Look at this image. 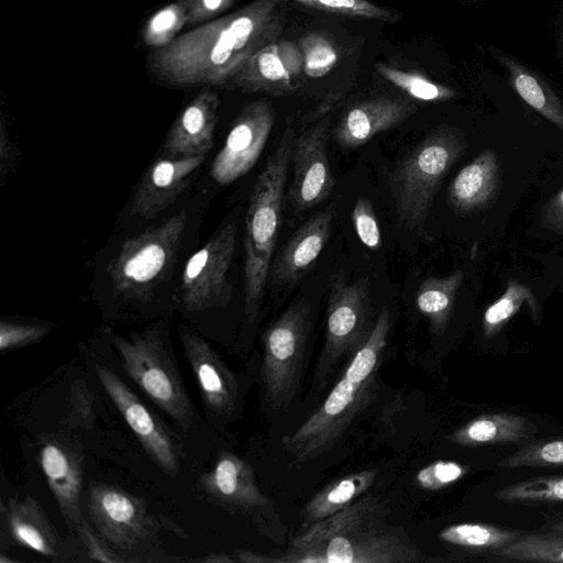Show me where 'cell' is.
<instances>
[{
    "mask_svg": "<svg viewBox=\"0 0 563 563\" xmlns=\"http://www.w3.org/2000/svg\"><path fill=\"white\" fill-rule=\"evenodd\" d=\"M38 462L68 529L78 533L84 522L81 511L82 459L68 440L44 437L38 450Z\"/></svg>",
    "mask_w": 563,
    "mask_h": 563,
    "instance_id": "16",
    "label": "cell"
},
{
    "mask_svg": "<svg viewBox=\"0 0 563 563\" xmlns=\"http://www.w3.org/2000/svg\"><path fill=\"white\" fill-rule=\"evenodd\" d=\"M387 508L366 495L296 536L283 562L409 563L428 556L402 530L386 521Z\"/></svg>",
    "mask_w": 563,
    "mask_h": 563,
    "instance_id": "2",
    "label": "cell"
},
{
    "mask_svg": "<svg viewBox=\"0 0 563 563\" xmlns=\"http://www.w3.org/2000/svg\"><path fill=\"white\" fill-rule=\"evenodd\" d=\"M335 214L333 206L316 213L289 239L271 267L274 285H290L301 279L314 265L330 235Z\"/></svg>",
    "mask_w": 563,
    "mask_h": 563,
    "instance_id": "22",
    "label": "cell"
},
{
    "mask_svg": "<svg viewBox=\"0 0 563 563\" xmlns=\"http://www.w3.org/2000/svg\"><path fill=\"white\" fill-rule=\"evenodd\" d=\"M188 222L183 209L126 240L108 266L113 294L124 301H148L174 268Z\"/></svg>",
    "mask_w": 563,
    "mask_h": 563,
    "instance_id": "6",
    "label": "cell"
},
{
    "mask_svg": "<svg viewBox=\"0 0 563 563\" xmlns=\"http://www.w3.org/2000/svg\"><path fill=\"white\" fill-rule=\"evenodd\" d=\"M309 330L310 307L300 300L290 305L263 334L261 382L264 400L273 410L287 408L297 394Z\"/></svg>",
    "mask_w": 563,
    "mask_h": 563,
    "instance_id": "8",
    "label": "cell"
},
{
    "mask_svg": "<svg viewBox=\"0 0 563 563\" xmlns=\"http://www.w3.org/2000/svg\"><path fill=\"white\" fill-rule=\"evenodd\" d=\"M550 530L563 531V519L550 527Z\"/></svg>",
    "mask_w": 563,
    "mask_h": 563,
    "instance_id": "48",
    "label": "cell"
},
{
    "mask_svg": "<svg viewBox=\"0 0 563 563\" xmlns=\"http://www.w3.org/2000/svg\"><path fill=\"white\" fill-rule=\"evenodd\" d=\"M78 534L87 548L89 560L102 562H128V560L113 550L91 526L84 520L78 529Z\"/></svg>",
    "mask_w": 563,
    "mask_h": 563,
    "instance_id": "42",
    "label": "cell"
},
{
    "mask_svg": "<svg viewBox=\"0 0 563 563\" xmlns=\"http://www.w3.org/2000/svg\"><path fill=\"white\" fill-rule=\"evenodd\" d=\"M286 0H253L243 8L200 24L163 48L152 49L148 69L177 87L231 82L260 49L279 40L286 25Z\"/></svg>",
    "mask_w": 563,
    "mask_h": 563,
    "instance_id": "1",
    "label": "cell"
},
{
    "mask_svg": "<svg viewBox=\"0 0 563 563\" xmlns=\"http://www.w3.org/2000/svg\"><path fill=\"white\" fill-rule=\"evenodd\" d=\"M51 329L52 325L45 322L2 319L0 322V350L4 353L35 343L43 339Z\"/></svg>",
    "mask_w": 563,
    "mask_h": 563,
    "instance_id": "38",
    "label": "cell"
},
{
    "mask_svg": "<svg viewBox=\"0 0 563 563\" xmlns=\"http://www.w3.org/2000/svg\"><path fill=\"white\" fill-rule=\"evenodd\" d=\"M95 371L147 454L165 473L175 475L179 468V452L170 432L114 372L101 364H97Z\"/></svg>",
    "mask_w": 563,
    "mask_h": 563,
    "instance_id": "13",
    "label": "cell"
},
{
    "mask_svg": "<svg viewBox=\"0 0 563 563\" xmlns=\"http://www.w3.org/2000/svg\"><path fill=\"white\" fill-rule=\"evenodd\" d=\"M5 126L4 119L1 121V152H0V173H1V185H4L7 177L12 172L16 159L18 150L16 144L13 143Z\"/></svg>",
    "mask_w": 563,
    "mask_h": 563,
    "instance_id": "44",
    "label": "cell"
},
{
    "mask_svg": "<svg viewBox=\"0 0 563 563\" xmlns=\"http://www.w3.org/2000/svg\"><path fill=\"white\" fill-rule=\"evenodd\" d=\"M200 562L206 563H233L236 562V560L225 553H211L208 554L205 558L199 559Z\"/></svg>",
    "mask_w": 563,
    "mask_h": 563,
    "instance_id": "47",
    "label": "cell"
},
{
    "mask_svg": "<svg viewBox=\"0 0 563 563\" xmlns=\"http://www.w3.org/2000/svg\"><path fill=\"white\" fill-rule=\"evenodd\" d=\"M302 73L303 58L299 45L278 40L255 53L231 84L244 91L285 96L300 87Z\"/></svg>",
    "mask_w": 563,
    "mask_h": 563,
    "instance_id": "17",
    "label": "cell"
},
{
    "mask_svg": "<svg viewBox=\"0 0 563 563\" xmlns=\"http://www.w3.org/2000/svg\"><path fill=\"white\" fill-rule=\"evenodd\" d=\"M461 280V272L445 277L428 278L416 292V307L427 317L435 334H441L449 322Z\"/></svg>",
    "mask_w": 563,
    "mask_h": 563,
    "instance_id": "27",
    "label": "cell"
},
{
    "mask_svg": "<svg viewBox=\"0 0 563 563\" xmlns=\"http://www.w3.org/2000/svg\"><path fill=\"white\" fill-rule=\"evenodd\" d=\"M198 487L227 510L250 518L262 534L275 542L285 540L287 529L273 503L260 490L252 466L231 452H222L203 473Z\"/></svg>",
    "mask_w": 563,
    "mask_h": 563,
    "instance_id": "10",
    "label": "cell"
},
{
    "mask_svg": "<svg viewBox=\"0 0 563 563\" xmlns=\"http://www.w3.org/2000/svg\"><path fill=\"white\" fill-rule=\"evenodd\" d=\"M178 333L206 411L217 418L231 417L239 400V383L235 375L218 352L198 333L184 324H179Z\"/></svg>",
    "mask_w": 563,
    "mask_h": 563,
    "instance_id": "15",
    "label": "cell"
},
{
    "mask_svg": "<svg viewBox=\"0 0 563 563\" xmlns=\"http://www.w3.org/2000/svg\"><path fill=\"white\" fill-rule=\"evenodd\" d=\"M520 536L521 532L517 530L470 522L449 526L439 533V538L449 544L489 552L515 541Z\"/></svg>",
    "mask_w": 563,
    "mask_h": 563,
    "instance_id": "30",
    "label": "cell"
},
{
    "mask_svg": "<svg viewBox=\"0 0 563 563\" xmlns=\"http://www.w3.org/2000/svg\"><path fill=\"white\" fill-rule=\"evenodd\" d=\"M490 554L514 561L563 563V531L521 534Z\"/></svg>",
    "mask_w": 563,
    "mask_h": 563,
    "instance_id": "29",
    "label": "cell"
},
{
    "mask_svg": "<svg viewBox=\"0 0 563 563\" xmlns=\"http://www.w3.org/2000/svg\"><path fill=\"white\" fill-rule=\"evenodd\" d=\"M542 220L550 230L563 233V189L544 207Z\"/></svg>",
    "mask_w": 563,
    "mask_h": 563,
    "instance_id": "45",
    "label": "cell"
},
{
    "mask_svg": "<svg viewBox=\"0 0 563 563\" xmlns=\"http://www.w3.org/2000/svg\"><path fill=\"white\" fill-rule=\"evenodd\" d=\"M500 60L508 69L510 81L517 93L536 111L563 129V104L550 87L536 74L509 57Z\"/></svg>",
    "mask_w": 563,
    "mask_h": 563,
    "instance_id": "28",
    "label": "cell"
},
{
    "mask_svg": "<svg viewBox=\"0 0 563 563\" xmlns=\"http://www.w3.org/2000/svg\"><path fill=\"white\" fill-rule=\"evenodd\" d=\"M501 468L563 467V438L542 439L522 446L496 463Z\"/></svg>",
    "mask_w": 563,
    "mask_h": 563,
    "instance_id": "34",
    "label": "cell"
},
{
    "mask_svg": "<svg viewBox=\"0 0 563 563\" xmlns=\"http://www.w3.org/2000/svg\"><path fill=\"white\" fill-rule=\"evenodd\" d=\"M95 421L92 394L85 385L75 386L66 422L71 428H88Z\"/></svg>",
    "mask_w": 563,
    "mask_h": 563,
    "instance_id": "41",
    "label": "cell"
},
{
    "mask_svg": "<svg viewBox=\"0 0 563 563\" xmlns=\"http://www.w3.org/2000/svg\"><path fill=\"white\" fill-rule=\"evenodd\" d=\"M537 432V426L520 415L495 412L471 419L456 429L449 440L463 446L521 443L532 440Z\"/></svg>",
    "mask_w": 563,
    "mask_h": 563,
    "instance_id": "24",
    "label": "cell"
},
{
    "mask_svg": "<svg viewBox=\"0 0 563 563\" xmlns=\"http://www.w3.org/2000/svg\"><path fill=\"white\" fill-rule=\"evenodd\" d=\"M220 99L206 89L198 93L178 114L164 142L168 157L207 155L213 144Z\"/></svg>",
    "mask_w": 563,
    "mask_h": 563,
    "instance_id": "21",
    "label": "cell"
},
{
    "mask_svg": "<svg viewBox=\"0 0 563 563\" xmlns=\"http://www.w3.org/2000/svg\"><path fill=\"white\" fill-rule=\"evenodd\" d=\"M495 497L507 504L563 503V476H538L499 488Z\"/></svg>",
    "mask_w": 563,
    "mask_h": 563,
    "instance_id": "31",
    "label": "cell"
},
{
    "mask_svg": "<svg viewBox=\"0 0 563 563\" xmlns=\"http://www.w3.org/2000/svg\"><path fill=\"white\" fill-rule=\"evenodd\" d=\"M391 328L390 312L383 307L367 339L355 351L323 402L290 434L283 448L295 463L324 454L341 439L372 395Z\"/></svg>",
    "mask_w": 563,
    "mask_h": 563,
    "instance_id": "3",
    "label": "cell"
},
{
    "mask_svg": "<svg viewBox=\"0 0 563 563\" xmlns=\"http://www.w3.org/2000/svg\"><path fill=\"white\" fill-rule=\"evenodd\" d=\"M125 374L183 430L195 422V409L174 358L166 327L151 324L129 336L107 331Z\"/></svg>",
    "mask_w": 563,
    "mask_h": 563,
    "instance_id": "5",
    "label": "cell"
},
{
    "mask_svg": "<svg viewBox=\"0 0 563 563\" xmlns=\"http://www.w3.org/2000/svg\"><path fill=\"white\" fill-rule=\"evenodd\" d=\"M375 478L376 471L363 470L330 483L306 504L302 510L306 528L352 505L368 490Z\"/></svg>",
    "mask_w": 563,
    "mask_h": 563,
    "instance_id": "26",
    "label": "cell"
},
{
    "mask_svg": "<svg viewBox=\"0 0 563 563\" xmlns=\"http://www.w3.org/2000/svg\"><path fill=\"white\" fill-rule=\"evenodd\" d=\"M368 285L364 278L349 283L343 276L332 278L327 306L325 340L314 373L323 387L341 361L352 357L367 339L371 323Z\"/></svg>",
    "mask_w": 563,
    "mask_h": 563,
    "instance_id": "9",
    "label": "cell"
},
{
    "mask_svg": "<svg viewBox=\"0 0 563 563\" xmlns=\"http://www.w3.org/2000/svg\"><path fill=\"white\" fill-rule=\"evenodd\" d=\"M205 158L206 155L165 156L155 161L144 174L134 194L131 214L147 220L169 207L185 190Z\"/></svg>",
    "mask_w": 563,
    "mask_h": 563,
    "instance_id": "19",
    "label": "cell"
},
{
    "mask_svg": "<svg viewBox=\"0 0 563 563\" xmlns=\"http://www.w3.org/2000/svg\"><path fill=\"white\" fill-rule=\"evenodd\" d=\"M528 301L533 318L538 317L539 306L530 288L516 282L509 283L504 295L490 305L484 314L483 331L486 338L494 336L504 324Z\"/></svg>",
    "mask_w": 563,
    "mask_h": 563,
    "instance_id": "33",
    "label": "cell"
},
{
    "mask_svg": "<svg viewBox=\"0 0 563 563\" xmlns=\"http://www.w3.org/2000/svg\"><path fill=\"white\" fill-rule=\"evenodd\" d=\"M236 238V223H228L188 258L179 287L180 302L187 311H200L229 302V272Z\"/></svg>",
    "mask_w": 563,
    "mask_h": 563,
    "instance_id": "12",
    "label": "cell"
},
{
    "mask_svg": "<svg viewBox=\"0 0 563 563\" xmlns=\"http://www.w3.org/2000/svg\"><path fill=\"white\" fill-rule=\"evenodd\" d=\"M187 4V24L197 25L216 20L232 7L235 0H185Z\"/></svg>",
    "mask_w": 563,
    "mask_h": 563,
    "instance_id": "43",
    "label": "cell"
},
{
    "mask_svg": "<svg viewBox=\"0 0 563 563\" xmlns=\"http://www.w3.org/2000/svg\"><path fill=\"white\" fill-rule=\"evenodd\" d=\"M467 471L468 467L453 461H437L420 470L416 481L423 489L438 490L462 478Z\"/></svg>",
    "mask_w": 563,
    "mask_h": 563,
    "instance_id": "40",
    "label": "cell"
},
{
    "mask_svg": "<svg viewBox=\"0 0 563 563\" xmlns=\"http://www.w3.org/2000/svg\"><path fill=\"white\" fill-rule=\"evenodd\" d=\"M273 124L274 112L268 102L258 100L243 107L213 159V180L228 185L245 175L261 156Z\"/></svg>",
    "mask_w": 563,
    "mask_h": 563,
    "instance_id": "14",
    "label": "cell"
},
{
    "mask_svg": "<svg viewBox=\"0 0 563 563\" xmlns=\"http://www.w3.org/2000/svg\"><path fill=\"white\" fill-rule=\"evenodd\" d=\"M187 24V4L177 0L166 4L152 14L142 29V41L152 49L170 44Z\"/></svg>",
    "mask_w": 563,
    "mask_h": 563,
    "instance_id": "32",
    "label": "cell"
},
{
    "mask_svg": "<svg viewBox=\"0 0 563 563\" xmlns=\"http://www.w3.org/2000/svg\"><path fill=\"white\" fill-rule=\"evenodd\" d=\"M415 111L406 98L378 97L350 107L334 130L336 143L345 150L360 147L376 134L401 123Z\"/></svg>",
    "mask_w": 563,
    "mask_h": 563,
    "instance_id": "20",
    "label": "cell"
},
{
    "mask_svg": "<svg viewBox=\"0 0 563 563\" xmlns=\"http://www.w3.org/2000/svg\"><path fill=\"white\" fill-rule=\"evenodd\" d=\"M297 2L301 5L319 11L342 14L347 16H360L365 19L396 22L399 15L386 8L376 5L368 0H286Z\"/></svg>",
    "mask_w": 563,
    "mask_h": 563,
    "instance_id": "37",
    "label": "cell"
},
{
    "mask_svg": "<svg viewBox=\"0 0 563 563\" xmlns=\"http://www.w3.org/2000/svg\"><path fill=\"white\" fill-rule=\"evenodd\" d=\"M498 167L494 154L483 153L455 176L449 188L452 206L463 212L484 206L493 196Z\"/></svg>",
    "mask_w": 563,
    "mask_h": 563,
    "instance_id": "25",
    "label": "cell"
},
{
    "mask_svg": "<svg viewBox=\"0 0 563 563\" xmlns=\"http://www.w3.org/2000/svg\"><path fill=\"white\" fill-rule=\"evenodd\" d=\"M463 148L461 136L442 128L433 131L404 156L390 178L399 223L421 231L434 195Z\"/></svg>",
    "mask_w": 563,
    "mask_h": 563,
    "instance_id": "7",
    "label": "cell"
},
{
    "mask_svg": "<svg viewBox=\"0 0 563 563\" xmlns=\"http://www.w3.org/2000/svg\"><path fill=\"white\" fill-rule=\"evenodd\" d=\"M87 508L93 529L121 555L141 552L155 536V521L144 503L119 487L91 485Z\"/></svg>",
    "mask_w": 563,
    "mask_h": 563,
    "instance_id": "11",
    "label": "cell"
},
{
    "mask_svg": "<svg viewBox=\"0 0 563 563\" xmlns=\"http://www.w3.org/2000/svg\"><path fill=\"white\" fill-rule=\"evenodd\" d=\"M298 45L303 58V71L309 77H323L338 62L335 46L323 33H308L299 40Z\"/></svg>",
    "mask_w": 563,
    "mask_h": 563,
    "instance_id": "36",
    "label": "cell"
},
{
    "mask_svg": "<svg viewBox=\"0 0 563 563\" xmlns=\"http://www.w3.org/2000/svg\"><path fill=\"white\" fill-rule=\"evenodd\" d=\"M376 69L386 80L409 97L420 101H443L455 95L451 88L433 82L420 74L405 71L385 64H378Z\"/></svg>",
    "mask_w": 563,
    "mask_h": 563,
    "instance_id": "35",
    "label": "cell"
},
{
    "mask_svg": "<svg viewBox=\"0 0 563 563\" xmlns=\"http://www.w3.org/2000/svg\"><path fill=\"white\" fill-rule=\"evenodd\" d=\"M328 124L320 122L296 139L294 180L290 198L299 210L310 209L325 200L333 187L334 177L327 152Z\"/></svg>",
    "mask_w": 563,
    "mask_h": 563,
    "instance_id": "18",
    "label": "cell"
},
{
    "mask_svg": "<svg viewBox=\"0 0 563 563\" xmlns=\"http://www.w3.org/2000/svg\"><path fill=\"white\" fill-rule=\"evenodd\" d=\"M234 559L238 562L244 563H263V562H280L279 559L269 558L265 554L249 551V550H239L234 553Z\"/></svg>",
    "mask_w": 563,
    "mask_h": 563,
    "instance_id": "46",
    "label": "cell"
},
{
    "mask_svg": "<svg viewBox=\"0 0 563 563\" xmlns=\"http://www.w3.org/2000/svg\"><path fill=\"white\" fill-rule=\"evenodd\" d=\"M1 515L12 539L20 545L54 560H64L67 555L64 541L33 498H9L1 505Z\"/></svg>",
    "mask_w": 563,
    "mask_h": 563,
    "instance_id": "23",
    "label": "cell"
},
{
    "mask_svg": "<svg viewBox=\"0 0 563 563\" xmlns=\"http://www.w3.org/2000/svg\"><path fill=\"white\" fill-rule=\"evenodd\" d=\"M351 219L360 241L371 250L378 249L382 243V232L369 199L360 197L356 200Z\"/></svg>",
    "mask_w": 563,
    "mask_h": 563,
    "instance_id": "39",
    "label": "cell"
},
{
    "mask_svg": "<svg viewBox=\"0 0 563 563\" xmlns=\"http://www.w3.org/2000/svg\"><path fill=\"white\" fill-rule=\"evenodd\" d=\"M295 142L294 130L287 126L277 147L267 158L250 196L244 234V311L250 322L258 313L269 277Z\"/></svg>",
    "mask_w": 563,
    "mask_h": 563,
    "instance_id": "4",
    "label": "cell"
}]
</instances>
